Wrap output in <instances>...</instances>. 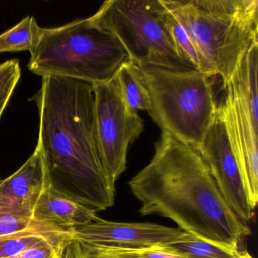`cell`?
Masks as SVG:
<instances>
[{
  "label": "cell",
  "mask_w": 258,
  "mask_h": 258,
  "mask_svg": "<svg viewBox=\"0 0 258 258\" xmlns=\"http://www.w3.org/2000/svg\"><path fill=\"white\" fill-rule=\"evenodd\" d=\"M31 100L40 115L37 147L47 186L96 213L111 208L115 184L108 178L102 161L93 84L43 77Z\"/></svg>",
  "instance_id": "6da1fadb"
},
{
  "label": "cell",
  "mask_w": 258,
  "mask_h": 258,
  "mask_svg": "<svg viewBox=\"0 0 258 258\" xmlns=\"http://www.w3.org/2000/svg\"><path fill=\"white\" fill-rule=\"evenodd\" d=\"M143 216L170 219L186 233L232 250L250 234L228 206L196 148L162 132L149 164L130 180Z\"/></svg>",
  "instance_id": "7a4b0ae2"
},
{
  "label": "cell",
  "mask_w": 258,
  "mask_h": 258,
  "mask_svg": "<svg viewBox=\"0 0 258 258\" xmlns=\"http://www.w3.org/2000/svg\"><path fill=\"white\" fill-rule=\"evenodd\" d=\"M188 33L199 71L221 78L226 90L258 43V0H161Z\"/></svg>",
  "instance_id": "3957f363"
},
{
  "label": "cell",
  "mask_w": 258,
  "mask_h": 258,
  "mask_svg": "<svg viewBox=\"0 0 258 258\" xmlns=\"http://www.w3.org/2000/svg\"><path fill=\"white\" fill-rule=\"evenodd\" d=\"M129 61L120 40L88 18L58 28H42L28 67L42 78L61 77L93 85L111 81Z\"/></svg>",
  "instance_id": "277c9868"
},
{
  "label": "cell",
  "mask_w": 258,
  "mask_h": 258,
  "mask_svg": "<svg viewBox=\"0 0 258 258\" xmlns=\"http://www.w3.org/2000/svg\"><path fill=\"white\" fill-rule=\"evenodd\" d=\"M134 68L149 93L152 120L162 132L199 150L218 110L211 77L198 70Z\"/></svg>",
  "instance_id": "5b68a950"
},
{
  "label": "cell",
  "mask_w": 258,
  "mask_h": 258,
  "mask_svg": "<svg viewBox=\"0 0 258 258\" xmlns=\"http://www.w3.org/2000/svg\"><path fill=\"white\" fill-rule=\"evenodd\" d=\"M167 13L161 0H108L90 19L120 40L136 66L196 70L178 53Z\"/></svg>",
  "instance_id": "8992f818"
},
{
  "label": "cell",
  "mask_w": 258,
  "mask_h": 258,
  "mask_svg": "<svg viewBox=\"0 0 258 258\" xmlns=\"http://www.w3.org/2000/svg\"><path fill=\"white\" fill-rule=\"evenodd\" d=\"M96 131L104 167L112 183L126 170L130 145L144 130L138 113L122 97L116 75L111 81L93 84Z\"/></svg>",
  "instance_id": "52a82bcc"
},
{
  "label": "cell",
  "mask_w": 258,
  "mask_h": 258,
  "mask_svg": "<svg viewBox=\"0 0 258 258\" xmlns=\"http://www.w3.org/2000/svg\"><path fill=\"white\" fill-rule=\"evenodd\" d=\"M223 199L234 214L247 224L253 217L242 176L231 144L224 114L218 105L217 115L199 149Z\"/></svg>",
  "instance_id": "ba28073f"
},
{
  "label": "cell",
  "mask_w": 258,
  "mask_h": 258,
  "mask_svg": "<svg viewBox=\"0 0 258 258\" xmlns=\"http://www.w3.org/2000/svg\"><path fill=\"white\" fill-rule=\"evenodd\" d=\"M179 228L155 223H117L98 217L72 232L73 240L84 245L120 249L165 247L183 235Z\"/></svg>",
  "instance_id": "9c48e42d"
},
{
  "label": "cell",
  "mask_w": 258,
  "mask_h": 258,
  "mask_svg": "<svg viewBox=\"0 0 258 258\" xmlns=\"http://www.w3.org/2000/svg\"><path fill=\"white\" fill-rule=\"evenodd\" d=\"M220 105L247 199L254 210L258 202L257 133L253 130L247 108L241 105L231 84L226 89L224 99Z\"/></svg>",
  "instance_id": "30bf717a"
},
{
  "label": "cell",
  "mask_w": 258,
  "mask_h": 258,
  "mask_svg": "<svg viewBox=\"0 0 258 258\" xmlns=\"http://www.w3.org/2000/svg\"><path fill=\"white\" fill-rule=\"evenodd\" d=\"M46 185L38 148L23 165L0 182V214L32 217L34 207Z\"/></svg>",
  "instance_id": "8fae6325"
},
{
  "label": "cell",
  "mask_w": 258,
  "mask_h": 258,
  "mask_svg": "<svg viewBox=\"0 0 258 258\" xmlns=\"http://www.w3.org/2000/svg\"><path fill=\"white\" fill-rule=\"evenodd\" d=\"M32 217L67 231H74L98 218L97 213L87 207L60 196L45 185L34 207Z\"/></svg>",
  "instance_id": "7c38bea8"
},
{
  "label": "cell",
  "mask_w": 258,
  "mask_h": 258,
  "mask_svg": "<svg viewBox=\"0 0 258 258\" xmlns=\"http://www.w3.org/2000/svg\"><path fill=\"white\" fill-rule=\"evenodd\" d=\"M72 232L39 223L19 232L0 235V258L10 257L37 246L62 245L73 240Z\"/></svg>",
  "instance_id": "4fadbf2b"
},
{
  "label": "cell",
  "mask_w": 258,
  "mask_h": 258,
  "mask_svg": "<svg viewBox=\"0 0 258 258\" xmlns=\"http://www.w3.org/2000/svg\"><path fill=\"white\" fill-rule=\"evenodd\" d=\"M258 43L252 45L244 55L231 85L241 105L247 108L255 132L258 128Z\"/></svg>",
  "instance_id": "5bb4252c"
},
{
  "label": "cell",
  "mask_w": 258,
  "mask_h": 258,
  "mask_svg": "<svg viewBox=\"0 0 258 258\" xmlns=\"http://www.w3.org/2000/svg\"><path fill=\"white\" fill-rule=\"evenodd\" d=\"M42 28L32 16L24 18L16 26L0 34V53L28 51L36 47Z\"/></svg>",
  "instance_id": "9a60e30c"
},
{
  "label": "cell",
  "mask_w": 258,
  "mask_h": 258,
  "mask_svg": "<svg viewBox=\"0 0 258 258\" xmlns=\"http://www.w3.org/2000/svg\"><path fill=\"white\" fill-rule=\"evenodd\" d=\"M116 79L123 100L133 111H149L151 108L149 93L131 61L120 66Z\"/></svg>",
  "instance_id": "2e32d148"
},
{
  "label": "cell",
  "mask_w": 258,
  "mask_h": 258,
  "mask_svg": "<svg viewBox=\"0 0 258 258\" xmlns=\"http://www.w3.org/2000/svg\"><path fill=\"white\" fill-rule=\"evenodd\" d=\"M164 247L187 258H237L239 252L212 244L186 232L177 241Z\"/></svg>",
  "instance_id": "e0dca14e"
},
{
  "label": "cell",
  "mask_w": 258,
  "mask_h": 258,
  "mask_svg": "<svg viewBox=\"0 0 258 258\" xmlns=\"http://www.w3.org/2000/svg\"><path fill=\"white\" fill-rule=\"evenodd\" d=\"M166 20L178 53L187 64L199 71V55L188 33L168 10Z\"/></svg>",
  "instance_id": "ac0fdd59"
},
{
  "label": "cell",
  "mask_w": 258,
  "mask_h": 258,
  "mask_svg": "<svg viewBox=\"0 0 258 258\" xmlns=\"http://www.w3.org/2000/svg\"><path fill=\"white\" fill-rule=\"evenodd\" d=\"M21 75L22 71L17 58L7 60L0 64V118L13 97Z\"/></svg>",
  "instance_id": "d6986e66"
},
{
  "label": "cell",
  "mask_w": 258,
  "mask_h": 258,
  "mask_svg": "<svg viewBox=\"0 0 258 258\" xmlns=\"http://www.w3.org/2000/svg\"><path fill=\"white\" fill-rule=\"evenodd\" d=\"M84 245V244H83ZM85 246L104 254L120 258H187L164 247H152L142 249H120L114 247Z\"/></svg>",
  "instance_id": "ffe728a7"
},
{
  "label": "cell",
  "mask_w": 258,
  "mask_h": 258,
  "mask_svg": "<svg viewBox=\"0 0 258 258\" xmlns=\"http://www.w3.org/2000/svg\"><path fill=\"white\" fill-rule=\"evenodd\" d=\"M39 223L31 217L0 214V235L19 232Z\"/></svg>",
  "instance_id": "44dd1931"
},
{
  "label": "cell",
  "mask_w": 258,
  "mask_h": 258,
  "mask_svg": "<svg viewBox=\"0 0 258 258\" xmlns=\"http://www.w3.org/2000/svg\"><path fill=\"white\" fill-rule=\"evenodd\" d=\"M57 258H90L87 249L79 241L72 240L60 247Z\"/></svg>",
  "instance_id": "7402d4cb"
},
{
  "label": "cell",
  "mask_w": 258,
  "mask_h": 258,
  "mask_svg": "<svg viewBox=\"0 0 258 258\" xmlns=\"http://www.w3.org/2000/svg\"><path fill=\"white\" fill-rule=\"evenodd\" d=\"M64 244L60 246L52 245V244L37 246L7 258H50Z\"/></svg>",
  "instance_id": "603a6c76"
},
{
  "label": "cell",
  "mask_w": 258,
  "mask_h": 258,
  "mask_svg": "<svg viewBox=\"0 0 258 258\" xmlns=\"http://www.w3.org/2000/svg\"><path fill=\"white\" fill-rule=\"evenodd\" d=\"M84 247H85V246H84ZM86 248L88 250L89 254H90V258H120L115 257V256H109V255L104 254V253H100V252L92 250V249L87 248V247H86Z\"/></svg>",
  "instance_id": "cb8c5ba5"
},
{
  "label": "cell",
  "mask_w": 258,
  "mask_h": 258,
  "mask_svg": "<svg viewBox=\"0 0 258 258\" xmlns=\"http://www.w3.org/2000/svg\"><path fill=\"white\" fill-rule=\"evenodd\" d=\"M237 258H253L247 251H239Z\"/></svg>",
  "instance_id": "d4e9b609"
},
{
  "label": "cell",
  "mask_w": 258,
  "mask_h": 258,
  "mask_svg": "<svg viewBox=\"0 0 258 258\" xmlns=\"http://www.w3.org/2000/svg\"><path fill=\"white\" fill-rule=\"evenodd\" d=\"M61 247H62V246H61ZM58 250H59V249H58ZM58 250H57V251L55 252V253H54L53 256H52V257H50V258H57V252H58Z\"/></svg>",
  "instance_id": "484cf974"
}]
</instances>
